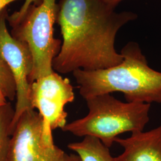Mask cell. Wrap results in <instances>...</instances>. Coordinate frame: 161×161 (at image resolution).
I'll use <instances>...</instances> for the list:
<instances>
[{
  "mask_svg": "<svg viewBox=\"0 0 161 161\" xmlns=\"http://www.w3.org/2000/svg\"><path fill=\"white\" fill-rule=\"evenodd\" d=\"M68 147L79 156L82 161H115L109 148L94 137H84L81 142L69 143Z\"/></svg>",
  "mask_w": 161,
  "mask_h": 161,
  "instance_id": "9",
  "label": "cell"
},
{
  "mask_svg": "<svg viewBox=\"0 0 161 161\" xmlns=\"http://www.w3.org/2000/svg\"><path fill=\"white\" fill-rule=\"evenodd\" d=\"M42 1V0H25L23 5L20 7L19 10L13 13L12 15L8 16L7 20L9 22L10 25L12 26L17 24L21 20L29 6L31 5H40Z\"/></svg>",
  "mask_w": 161,
  "mask_h": 161,
  "instance_id": "12",
  "label": "cell"
},
{
  "mask_svg": "<svg viewBox=\"0 0 161 161\" xmlns=\"http://www.w3.org/2000/svg\"><path fill=\"white\" fill-rule=\"evenodd\" d=\"M8 16L6 8L0 13V58L11 70L16 86V103L10 127L12 135L20 117L25 111L32 109L29 78L33 59L28 46L9 33L6 25Z\"/></svg>",
  "mask_w": 161,
  "mask_h": 161,
  "instance_id": "6",
  "label": "cell"
},
{
  "mask_svg": "<svg viewBox=\"0 0 161 161\" xmlns=\"http://www.w3.org/2000/svg\"><path fill=\"white\" fill-rule=\"evenodd\" d=\"M16 97V86L12 71L6 62L0 58V107Z\"/></svg>",
  "mask_w": 161,
  "mask_h": 161,
  "instance_id": "11",
  "label": "cell"
},
{
  "mask_svg": "<svg viewBox=\"0 0 161 161\" xmlns=\"http://www.w3.org/2000/svg\"><path fill=\"white\" fill-rule=\"evenodd\" d=\"M124 152L115 161H161V125L144 132H132L130 137L116 138Z\"/></svg>",
  "mask_w": 161,
  "mask_h": 161,
  "instance_id": "8",
  "label": "cell"
},
{
  "mask_svg": "<svg viewBox=\"0 0 161 161\" xmlns=\"http://www.w3.org/2000/svg\"><path fill=\"white\" fill-rule=\"evenodd\" d=\"M64 152L46 141L43 120L34 109L25 111L13 131L7 161H61Z\"/></svg>",
  "mask_w": 161,
  "mask_h": 161,
  "instance_id": "7",
  "label": "cell"
},
{
  "mask_svg": "<svg viewBox=\"0 0 161 161\" xmlns=\"http://www.w3.org/2000/svg\"><path fill=\"white\" fill-rule=\"evenodd\" d=\"M20 0H0V13L6 9V7L13 2Z\"/></svg>",
  "mask_w": 161,
  "mask_h": 161,
  "instance_id": "15",
  "label": "cell"
},
{
  "mask_svg": "<svg viewBox=\"0 0 161 161\" xmlns=\"http://www.w3.org/2000/svg\"><path fill=\"white\" fill-rule=\"evenodd\" d=\"M61 161H82L80 157L77 154H70L68 155L64 152Z\"/></svg>",
  "mask_w": 161,
  "mask_h": 161,
  "instance_id": "13",
  "label": "cell"
},
{
  "mask_svg": "<svg viewBox=\"0 0 161 161\" xmlns=\"http://www.w3.org/2000/svg\"><path fill=\"white\" fill-rule=\"evenodd\" d=\"M86 100L88 114L67 123L62 130L78 137L97 138L109 148L119 135L143 131L149 121L150 104L122 102L110 94L98 95Z\"/></svg>",
  "mask_w": 161,
  "mask_h": 161,
  "instance_id": "3",
  "label": "cell"
},
{
  "mask_svg": "<svg viewBox=\"0 0 161 161\" xmlns=\"http://www.w3.org/2000/svg\"><path fill=\"white\" fill-rule=\"evenodd\" d=\"M73 86L68 78L53 71L31 84L30 103L37 109L43 120L44 137L48 143L54 144L52 131L62 129L67 124V104L74 101Z\"/></svg>",
  "mask_w": 161,
  "mask_h": 161,
  "instance_id": "5",
  "label": "cell"
},
{
  "mask_svg": "<svg viewBox=\"0 0 161 161\" xmlns=\"http://www.w3.org/2000/svg\"><path fill=\"white\" fill-rule=\"evenodd\" d=\"M58 7L56 0H42L40 5L29 6L21 20L12 26L11 34L28 46L32 56L31 84L54 71L53 62L62 46L61 40L54 36Z\"/></svg>",
  "mask_w": 161,
  "mask_h": 161,
  "instance_id": "4",
  "label": "cell"
},
{
  "mask_svg": "<svg viewBox=\"0 0 161 161\" xmlns=\"http://www.w3.org/2000/svg\"><path fill=\"white\" fill-rule=\"evenodd\" d=\"M58 6L56 23L63 41L53 62L55 72L106 69L122 62L115 49L116 36L137 19L135 13L116 12L100 0H60Z\"/></svg>",
  "mask_w": 161,
  "mask_h": 161,
  "instance_id": "1",
  "label": "cell"
},
{
  "mask_svg": "<svg viewBox=\"0 0 161 161\" xmlns=\"http://www.w3.org/2000/svg\"><path fill=\"white\" fill-rule=\"evenodd\" d=\"M14 115L10 104L0 107V161H7L11 134L10 127Z\"/></svg>",
  "mask_w": 161,
  "mask_h": 161,
  "instance_id": "10",
  "label": "cell"
},
{
  "mask_svg": "<svg viewBox=\"0 0 161 161\" xmlns=\"http://www.w3.org/2000/svg\"><path fill=\"white\" fill-rule=\"evenodd\" d=\"M122 62L106 69H78L72 74L85 100L122 92L127 102L161 103V72L152 69L139 45L130 42L121 50Z\"/></svg>",
  "mask_w": 161,
  "mask_h": 161,
  "instance_id": "2",
  "label": "cell"
},
{
  "mask_svg": "<svg viewBox=\"0 0 161 161\" xmlns=\"http://www.w3.org/2000/svg\"><path fill=\"white\" fill-rule=\"evenodd\" d=\"M100 1H101L102 2H103V3L109 6L110 7L115 8L116 6L124 0H100Z\"/></svg>",
  "mask_w": 161,
  "mask_h": 161,
  "instance_id": "14",
  "label": "cell"
}]
</instances>
